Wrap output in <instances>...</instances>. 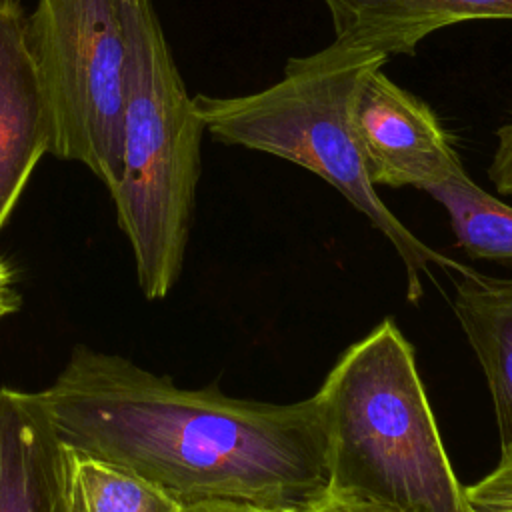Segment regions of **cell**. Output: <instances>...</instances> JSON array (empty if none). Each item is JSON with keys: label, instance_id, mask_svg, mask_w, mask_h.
<instances>
[{"label": "cell", "instance_id": "obj_1", "mask_svg": "<svg viewBox=\"0 0 512 512\" xmlns=\"http://www.w3.org/2000/svg\"><path fill=\"white\" fill-rule=\"evenodd\" d=\"M38 394L64 446L134 470L182 506L310 512L328 496L318 394L268 404L180 388L88 346Z\"/></svg>", "mask_w": 512, "mask_h": 512}, {"label": "cell", "instance_id": "obj_2", "mask_svg": "<svg viewBox=\"0 0 512 512\" xmlns=\"http://www.w3.org/2000/svg\"><path fill=\"white\" fill-rule=\"evenodd\" d=\"M328 496L394 512H470L410 342L392 318L354 342L316 392Z\"/></svg>", "mask_w": 512, "mask_h": 512}, {"label": "cell", "instance_id": "obj_3", "mask_svg": "<svg viewBox=\"0 0 512 512\" xmlns=\"http://www.w3.org/2000/svg\"><path fill=\"white\" fill-rule=\"evenodd\" d=\"M388 56L332 40L290 58L272 86L242 96H194L204 130L222 144L288 160L334 186L396 248L408 272V300L422 294L420 274L440 266L454 274L474 268L430 248L380 200L368 178L354 132V106L364 78Z\"/></svg>", "mask_w": 512, "mask_h": 512}, {"label": "cell", "instance_id": "obj_4", "mask_svg": "<svg viewBox=\"0 0 512 512\" xmlns=\"http://www.w3.org/2000/svg\"><path fill=\"white\" fill-rule=\"evenodd\" d=\"M128 58L122 172L110 190L146 298L176 284L200 178L204 124L150 0L122 2Z\"/></svg>", "mask_w": 512, "mask_h": 512}, {"label": "cell", "instance_id": "obj_5", "mask_svg": "<svg viewBox=\"0 0 512 512\" xmlns=\"http://www.w3.org/2000/svg\"><path fill=\"white\" fill-rule=\"evenodd\" d=\"M26 44L50 114V154L82 162L112 190L122 172V0H38Z\"/></svg>", "mask_w": 512, "mask_h": 512}, {"label": "cell", "instance_id": "obj_6", "mask_svg": "<svg viewBox=\"0 0 512 512\" xmlns=\"http://www.w3.org/2000/svg\"><path fill=\"white\" fill-rule=\"evenodd\" d=\"M382 68L364 78L354 106V132L368 178L374 186L426 192L462 172V160L436 112Z\"/></svg>", "mask_w": 512, "mask_h": 512}, {"label": "cell", "instance_id": "obj_7", "mask_svg": "<svg viewBox=\"0 0 512 512\" xmlns=\"http://www.w3.org/2000/svg\"><path fill=\"white\" fill-rule=\"evenodd\" d=\"M50 148L52 124L26 44V16L16 0H0V230Z\"/></svg>", "mask_w": 512, "mask_h": 512}, {"label": "cell", "instance_id": "obj_8", "mask_svg": "<svg viewBox=\"0 0 512 512\" xmlns=\"http://www.w3.org/2000/svg\"><path fill=\"white\" fill-rule=\"evenodd\" d=\"M64 468L40 394L0 386V512H68Z\"/></svg>", "mask_w": 512, "mask_h": 512}, {"label": "cell", "instance_id": "obj_9", "mask_svg": "<svg viewBox=\"0 0 512 512\" xmlns=\"http://www.w3.org/2000/svg\"><path fill=\"white\" fill-rule=\"evenodd\" d=\"M334 40L390 56L412 54L436 30L466 20H512V0H322Z\"/></svg>", "mask_w": 512, "mask_h": 512}, {"label": "cell", "instance_id": "obj_10", "mask_svg": "<svg viewBox=\"0 0 512 512\" xmlns=\"http://www.w3.org/2000/svg\"><path fill=\"white\" fill-rule=\"evenodd\" d=\"M452 304L486 376L500 454H512V278L456 274Z\"/></svg>", "mask_w": 512, "mask_h": 512}, {"label": "cell", "instance_id": "obj_11", "mask_svg": "<svg viewBox=\"0 0 512 512\" xmlns=\"http://www.w3.org/2000/svg\"><path fill=\"white\" fill-rule=\"evenodd\" d=\"M64 444V442H62ZM68 512H180L182 504L130 468L66 446Z\"/></svg>", "mask_w": 512, "mask_h": 512}, {"label": "cell", "instance_id": "obj_12", "mask_svg": "<svg viewBox=\"0 0 512 512\" xmlns=\"http://www.w3.org/2000/svg\"><path fill=\"white\" fill-rule=\"evenodd\" d=\"M426 192L448 212L456 242L468 256L512 260V206L480 188L466 170Z\"/></svg>", "mask_w": 512, "mask_h": 512}, {"label": "cell", "instance_id": "obj_13", "mask_svg": "<svg viewBox=\"0 0 512 512\" xmlns=\"http://www.w3.org/2000/svg\"><path fill=\"white\" fill-rule=\"evenodd\" d=\"M464 494L470 512H512V454H500L498 466Z\"/></svg>", "mask_w": 512, "mask_h": 512}, {"label": "cell", "instance_id": "obj_14", "mask_svg": "<svg viewBox=\"0 0 512 512\" xmlns=\"http://www.w3.org/2000/svg\"><path fill=\"white\" fill-rule=\"evenodd\" d=\"M488 176L500 196H512V120L498 128Z\"/></svg>", "mask_w": 512, "mask_h": 512}, {"label": "cell", "instance_id": "obj_15", "mask_svg": "<svg viewBox=\"0 0 512 512\" xmlns=\"http://www.w3.org/2000/svg\"><path fill=\"white\" fill-rule=\"evenodd\" d=\"M20 308V294L16 290L12 266L0 258V320Z\"/></svg>", "mask_w": 512, "mask_h": 512}, {"label": "cell", "instance_id": "obj_16", "mask_svg": "<svg viewBox=\"0 0 512 512\" xmlns=\"http://www.w3.org/2000/svg\"><path fill=\"white\" fill-rule=\"evenodd\" d=\"M310 512H394L390 508L372 504V502H360V500H348V498H330L326 496L322 504H318Z\"/></svg>", "mask_w": 512, "mask_h": 512}, {"label": "cell", "instance_id": "obj_17", "mask_svg": "<svg viewBox=\"0 0 512 512\" xmlns=\"http://www.w3.org/2000/svg\"><path fill=\"white\" fill-rule=\"evenodd\" d=\"M180 512H262V510H254L238 504H226V502H200V504L182 506Z\"/></svg>", "mask_w": 512, "mask_h": 512}, {"label": "cell", "instance_id": "obj_18", "mask_svg": "<svg viewBox=\"0 0 512 512\" xmlns=\"http://www.w3.org/2000/svg\"><path fill=\"white\" fill-rule=\"evenodd\" d=\"M122 2H128V4H136V2H140V0H122Z\"/></svg>", "mask_w": 512, "mask_h": 512}]
</instances>
